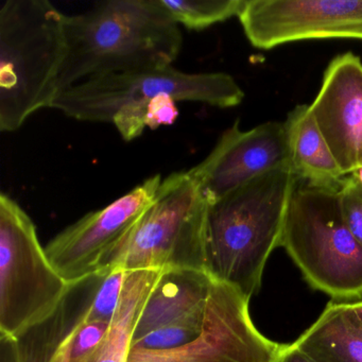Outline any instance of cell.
Returning <instances> with one entry per match:
<instances>
[{
	"label": "cell",
	"instance_id": "cell-23",
	"mask_svg": "<svg viewBox=\"0 0 362 362\" xmlns=\"http://www.w3.org/2000/svg\"><path fill=\"white\" fill-rule=\"evenodd\" d=\"M177 101L169 95H158L149 101L146 114V128L156 130L164 126H171L179 117Z\"/></svg>",
	"mask_w": 362,
	"mask_h": 362
},
{
	"label": "cell",
	"instance_id": "cell-26",
	"mask_svg": "<svg viewBox=\"0 0 362 362\" xmlns=\"http://www.w3.org/2000/svg\"><path fill=\"white\" fill-rule=\"evenodd\" d=\"M351 175H355L356 179L362 184V167L358 169V170H356L355 173H351Z\"/></svg>",
	"mask_w": 362,
	"mask_h": 362
},
{
	"label": "cell",
	"instance_id": "cell-21",
	"mask_svg": "<svg viewBox=\"0 0 362 362\" xmlns=\"http://www.w3.org/2000/svg\"><path fill=\"white\" fill-rule=\"evenodd\" d=\"M110 323L86 321L83 315L74 334L69 362H94L107 338Z\"/></svg>",
	"mask_w": 362,
	"mask_h": 362
},
{
	"label": "cell",
	"instance_id": "cell-5",
	"mask_svg": "<svg viewBox=\"0 0 362 362\" xmlns=\"http://www.w3.org/2000/svg\"><path fill=\"white\" fill-rule=\"evenodd\" d=\"M209 206L190 170L168 175L151 206L112 256L107 269L205 270Z\"/></svg>",
	"mask_w": 362,
	"mask_h": 362
},
{
	"label": "cell",
	"instance_id": "cell-6",
	"mask_svg": "<svg viewBox=\"0 0 362 362\" xmlns=\"http://www.w3.org/2000/svg\"><path fill=\"white\" fill-rule=\"evenodd\" d=\"M71 288L50 262L28 214L0 194V336L20 338L49 320Z\"/></svg>",
	"mask_w": 362,
	"mask_h": 362
},
{
	"label": "cell",
	"instance_id": "cell-9",
	"mask_svg": "<svg viewBox=\"0 0 362 362\" xmlns=\"http://www.w3.org/2000/svg\"><path fill=\"white\" fill-rule=\"evenodd\" d=\"M249 303L236 288L214 279L204 325L194 341L169 351L131 349L128 362H274L281 344L255 327Z\"/></svg>",
	"mask_w": 362,
	"mask_h": 362
},
{
	"label": "cell",
	"instance_id": "cell-24",
	"mask_svg": "<svg viewBox=\"0 0 362 362\" xmlns=\"http://www.w3.org/2000/svg\"><path fill=\"white\" fill-rule=\"evenodd\" d=\"M274 362H315L307 354L300 351L296 343L281 344Z\"/></svg>",
	"mask_w": 362,
	"mask_h": 362
},
{
	"label": "cell",
	"instance_id": "cell-10",
	"mask_svg": "<svg viewBox=\"0 0 362 362\" xmlns=\"http://www.w3.org/2000/svg\"><path fill=\"white\" fill-rule=\"evenodd\" d=\"M238 18L257 49L307 40H362V0H247Z\"/></svg>",
	"mask_w": 362,
	"mask_h": 362
},
{
	"label": "cell",
	"instance_id": "cell-14",
	"mask_svg": "<svg viewBox=\"0 0 362 362\" xmlns=\"http://www.w3.org/2000/svg\"><path fill=\"white\" fill-rule=\"evenodd\" d=\"M284 124L289 167L296 180L313 187L338 190L346 175L320 131L309 105H296Z\"/></svg>",
	"mask_w": 362,
	"mask_h": 362
},
{
	"label": "cell",
	"instance_id": "cell-11",
	"mask_svg": "<svg viewBox=\"0 0 362 362\" xmlns=\"http://www.w3.org/2000/svg\"><path fill=\"white\" fill-rule=\"evenodd\" d=\"M289 166L287 134L283 122H269L251 130L236 120L218 139L211 153L190 169L209 203L256 177Z\"/></svg>",
	"mask_w": 362,
	"mask_h": 362
},
{
	"label": "cell",
	"instance_id": "cell-3",
	"mask_svg": "<svg viewBox=\"0 0 362 362\" xmlns=\"http://www.w3.org/2000/svg\"><path fill=\"white\" fill-rule=\"evenodd\" d=\"M65 18L48 0H5L0 8V131L14 132L60 94Z\"/></svg>",
	"mask_w": 362,
	"mask_h": 362
},
{
	"label": "cell",
	"instance_id": "cell-8",
	"mask_svg": "<svg viewBox=\"0 0 362 362\" xmlns=\"http://www.w3.org/2000/svg\"><path fill=\"white\" fill-rule=\"evenodd\" d=\"M162 181L160 175L149 177L105 209L83 216L47 243L50 262L71 287L107 270L112 256L151 206Z\"/></svg>",
	"mask_w": 362,
	"mask_h": 362
},
{
	"label": "cell",
	"instance_id": "cell-16",
	"mask_svg": "<svg viewBox=\"0 0 362 362\" xmlns=\"http://www.w3.org/2000/svg\"><path fill=\"white\" fill-rule=\"evenodd\" d=\"M294 343L315 362H362V332L343 303L330 302Z\"/></svg>",
	"mask_w": 362,
	"mask_h": 362
},
{
	"label": "cell",
	"instance_id": "cell-25",
	"mask_svg": "<svg viewBox=\"0 0 362 362\" xmlns=\"http://www.w3.org/2000/svg\"><path fill=\"white\" fill-rule=\"evenodd\" d=\"M343 305L351 321L362 332V300L358 302L343 303Z\"/></svg>",
	"mask_w": 362,
	"mask_h": 362
},
{
	"label": "cell",
	"instance_id": "cell-1",
	"mask_svg": "<svg viewBox=\"0 0 362 362\" xmlns=\"http://www.w3.org/2000/svg\"><path fill=\"white\" fill-rule=\"evenodd\" d=\"M65 37L60 93L93 78L173 66L183 46L160 0H109L66 16Z\"/></svg>",
	"mask_w": 362,
	"mask_h": 362
},
{
	"label": "cell",
	"instance_id": "cell-2",
	"mask_svg": "<svg viewBox=\"0 0 362 362\" xmlns=\"http://www.w3.org/2000/svg\"><path fill=\"white\" fill-rule=\"evenodd\" d=\"M298 180L289 166L269 171L209 203L205 271L251 300L273 250L281 245Z\"/></svg>",
	"mask_w": 362,
	"mask_h": 362
},
{
	"label": "cell",
	"instance_id": "cell-13",
	"mask_svg": "<svg viewBox=\"0 0 362 362\" xmlns=\"http://www.w3.org/2000/svg\"><path fill=\"white\" fill-rule=\"evenodd\" d=\"M94 288V279L74 286L49 320L20 338L0 336V362H69L74 334Z\"/></svg>",
	"mask_w": 362,
	"mask_h": 362
},
{
	"label": "cell",
	"instance_id": "cell-20",
	"mask_svg": "<svg viewBox=\"0 0 362 362\" xmlns=\"http://www.w3.org/2000/svg\"><path fill=\"white\" fill-rule=\"evenodd\" d=\"M127 272L117 268H109L97 274L96 285L86 309V321L111 323L119 304Z\"/></svg>",
	"mask_w": 362,
	"mask_h": 362
},
{
	"label": "cell",
	"instance_id": "cell-4",
	"mask_svg": "<svg viewBox=\"0 0 362 362\" xmlns=\"http://www.w3.org/2000/svg\"><path fill=\"white\" fill-rule=\"evenodd\" d=\"M338 190L298 181L279 247L313 289L336 300H362V247L343 219Z\"/></svg>",
	"mask_w": 362,
	"mask_h": 362
},
{
	"label": "cell",
	"instance_id": "cell-22",
	"mask_svg": "<svg viewBox=\"0 0 362 362\" xmlns=\"http://www.w3.org/2000/svg\"><path fill=\"white\" fill-rule=\"evenodd\" d=\"M338 194L343 219L362 247V184L355 175H346L339 188Z\"/></svg>",
	"mask_w": 362,
	"mask_h": 362
},
{
	"label": "cell",
	"instance_id": "cell-17",
	"mask_svg": "<svg viewBox=\"0 0 362 362\" xmlns=\"http://www.w3.org/2000/svg\"><path fill=\"white\" fill-rule=\"evenodd\" d=\"M162 271L127 272L124 289L107 338L94 362H128L135 326Z\"/></svg>",
	"mask_w": 362,
	"mask_h": 362
},
{
	"label": "cell",
	"instance_id": "cell-18",
	"mask_svg": "<svg viewBox=\"0 0 362 362\" xmlns=\"http://www.w3.org/2000/svg\"><path fill=\"white\" fill-rule=\"evenodd\" d=\"M177 25L203 30L218 23L238 18L247 0H160Z\"/></svg>",
	"mask_w": 362,
	"mask_h": 362
},
{
	"label": "cell",
	"instance_id": "cell-15",
	"mask_svg": "<svg viewBox=\"0 0 362 362\" xmlns=\"http://www.w3.org/2000/svg\"><path fill=\"white\" fill-rule=\"evenodd\" d=\"M214 279L205 270L162 271L135 326L133 341L206 303Z\"/></svg>",
	"mask_w": 362,
	"mask_h": 362
},
{
	"label": "cell",
	"instance_id": "cell-19",
	"mask_svg": "<svg viewBox=\"0 0 362 362\" xmlns=\"http://www.w3.org/2000/svg\"><path fill=\"white\" fill-rule=\"evenodd\" d=\"M205 313L206 303L187 315L156 328L139 340L133 341L131 349L169 351L184 346L194 341L202 332Z\"/></svg>",
	"mask_w": 362,
	"mask_h": 362
},
{
	"label": "cell",
	"instance_id": "cell-12",
	"mask_svg": "<svg viewBox=\"0 0 362 362\" xmlns=\"http://www.w3.org/2000/svg\"><path fill=\"white\" fill-rule=\"evenodd\" d=\"M309 109L344 175L361 168V59L353 52L332 59Z\"/></svg>",
	"mask_w": 362,
	"mask_h": 362
},
{
	"label": "cell",
	"instance_id": "cell-7",
	"mask_svg": "<svg viewBox=\"0 0 362 362\" xmlns=\"http://www.w3.org/2000/svg\"><path fill=\"white\" fill-rule=\"evenodd\" d=\"M158 95L221 109L237 107L245 98L243 88L228 74H187L167 66L86 80L61 92L52 109L80 122L112 124L122 107Z\"/></svg>",
	"mask_w": 362,
	"mask_h": 362
}]
</instances>
